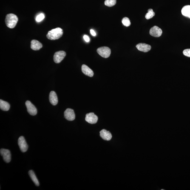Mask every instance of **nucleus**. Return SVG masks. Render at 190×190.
<instances>
[{
  "label": "nucleus",
  "mask_w": 190,
  "mask_h": 190,
  "mask_svg": "<svg viewBox=\"0 0 190 190\" xmlns=\"http://www.w3.org/2000/svg\"><path fill=\"white\" fill-rule=\"evenodd\" d=\"M162 33V31L161 29L156 26H154L151 28L150 30V34L151 36L156 38H158L161 36Z\"/></svg>",
  "instance_id": "9d476101"
},
{
  "label": "nucleus",
  "mask_w": 190,
  "mask_h": 190,
  "mask_svg": "<svg viewBox=\"0 0 190 190\" xmlns=\"http://www.w3.org/2000/svg\"><path fill=\"white\" fill-rule=\"evenodd\" d=\"M49 101L52 105L55 106L58 104V100L56 93L54 91L50 92L49 96Z\"/></svg>",
  "instance_id": "ddd939ff"
},
{
  "label": "nucleus",
  "mask_w": 190,
  "mask_h": 190,
  "mask_svg": "<svg viewBox=\"0 0 190 190\" xmlns=\"http://www.w3.org/2000/svg\"><path fill=\"white\" fill-rule=\"evenodd\" d=\"M181 13L183 16L190 18V5L184 6L182 9Z\"/></svg>",
  "instance_id": "a211bd4d"
},
{
  "label": "nucleus",
  "mask_w": 190,
  "mask_h": 190,
  "mask_svg": "<svg viewBox=\"0 0 190 190\" xmlns=\"http://www.w3.org/2000/svg\"><path fill=\"white\" fill-rule=\"evenodd\" d=\"M66 56V52L63 51L56 52L54 56V61L56 63H59L62 61Z\"/></svg>",
  "instance_id": "423d86ee"
},
{
  "label": "nucleus",
  "mask_w": 190,
  "mask_h": 190,
  "mask_svg": "<svg viewBox=\"0 0 190 190\" xmlns=\"http://www.w3.org/2000/svg\"><path fill=\"white\" fill-rule=\"evenodd\" d=\"M183 52L184 55L185 56L190 58V49H185Z\"/></svg>",
  "instance_id": "5701e85b"
},
{
  "label": "nucleus",
  "mask_w": 190,
  "mask_h": 190,
  "mask_svg": "<svg viewBox=\"0 0 190 190\" xmlns=\"http://www.w3.org/2000/svg\"><path fill=\"white\" fill-rule=\"evenodd\" d=\"M0 108L3 111H8L10 108V105L7 102L0 100Z\"/></svg>",
  "instance_id": "dca6fc26"
},
{
  "label": "nucleus",
  "mask_w": 190,
  "mask_h": 190,
  "mask_svg": "<svg viewBox=\"0 0 190 190\" xmlns=\"http://www.w3.org/2000/svg\"><path fill=\"white\" fill-rule=\"evenodd\" d=\"M90 32L91 35H93V36H96V34L95 31H94L93 30V29H91L90 30Z\"/></svg>",
  "instance_id": "393cba45"
},
{
  "label": "nucleus",
  "mask_w": 190,
  "mask_h": 190,
  "mask_svg": "<svg viewBox=\"0 0 190 190\" xmlns=\"http://www.w3.org/2000/svg\"><path fill=\"white\" fill-rule=\"evenodd\" d=\"M18 21V17L13 14H9L6 17L5 22L6 25L10 28H15Z\"/></svg>",
  "instance_id": "f03ea898"
},
{
  "label": "nucleus",
  "mask_w": 190,
  "mask_h": 190,
  "mask_svg": "<svg viewBox=\"0 0 190 190\" xmlns=\"http://www.w3.org/2000/svg\"><path fill=\"white\" fill-rule=\"evenodd\" d=\"M45 17L43 13L40 14L36 17V21L37 22H40V21H42L44 19Z\"/></svg>",
  "instance_id": "4be33fe9"
},
{
  "label": "nucleus",
  "mask_w": 190,
  "mask_h": 190,
  "mask_svg": "<svg viewBox=\"0 0 190 190\" xmlns=\"http://www.w3.org/2000/svg\"><path fill=\"white\" fill-rule=\"evenodd\" d=\"M63 31L60 28L52 29L47 34V37L48 39L51 40H55L59 39L62 36Z\"/></svg>",
  "instance_id": "f257e3e1"
},
{
  "label": "nucleus",
  "mask_w": 190,
  "mask_h": 190,
  "mask_svg": "<svg viewBox=\"0 0 190 190\" xmlns=\"http://www.w3.org/2000/svg\"><path fill=\"white\" fill-rule=\"evenodd\" d=\"M154 15H155V13L152 9H149L148 10V12L146 14L145 17L147 19H149L152 18Z\"/></svg>",
  "instance_id": "6ab92c4d"
},
{
  "label": "nucleus",
  "mask_w": 190,
  "mask_h": 190,
  "mask_svg": "<svg viewBox=\"0 0 190 190\" xmlns=\"http://www.w3.org/2000/svg\"><path fill=\"white\" fill-rule=\"evenodd\" d=\"M83 39L85 40V41L87 42H89L90 41V39L89 36H88L87 35H85L83 37Z\"/></svg>",
  "instance_id": "b1692460"
},
{
  "label": "nucleus",
  "mask_w": 190,
  "mask_h": 190,
  "mask_svg": "<svg viewBox=\"0 0 190 190\" xmlns=\"http://www.w3.org/2000/svg\"><path fill=\"white\" fill-rule=\"evenodd\" d=\"M99 54L103 58H107L110 56L111 53V49L106 47H103L98 48L97 50Z\"/></svg>",
  "instance_id": "7ed1b4c3"
},
{
  "label": "nucleus",
  "mask_w": 190,
  "mask_h": 190,
  "mask_svg": "<svg viewBox=\"0 0 190 190\" xmlns=\"http://www.w3.org/2000/svg\"><path fill=\"white\" fill-rule=\"evenodd\" d=\"M100 136L101 138L105 140H110L112 138V134L109 131H107L106 130L103 129L100 131Z\"/></svg>",
  "instance_id": "f8f14e48"
},
{
  "label": "nucleus",
  "mask_w": 190,
  "mask_h": 190,
  "mask_svg": "<svg viewBox=\"0 0 190 190\" xmlns=\"http://www.w3.org/2000/svg\"><path fill=\"white\" fill-rule=\"evenodd\" d=\"M64 116L66 120L69 121H73L75 120V115L73 109H67L64 112Z\"/></svg>",
  "instance_id": "1a4fd4ad"
},
{
  "label": "nucleus",
  "mask_w": 190,
  "mask_h": 190,
  "mask_svg": "<svg viewBox=\"0 0 190 190\" xmlns=\"http://www.w3.org/2000/svg\"><path fill=\"white\" fill-rule=\"evenodd\" d=\"M26 107L28 112L32 115H35L37 113V109L35 106L30 101H26Z\"/></svg>",
  "instance_id": "0eeeda50"
},
{
  "label": "nucleus",
  "mask_w": 190,
  "mask_h": 190,
  "mask_svg": "<svg viewBox=\"0 0 190 190\" xmlns=\"http://www.w3.org/2000/svg\"><path fill=\"white\" fill-rule=\"evenodd\" d=\"M0 153L5 162H10L11 160V154L10 150L8 149H1L0 150Z\"/></svg>",
  "instance_id": "39448f33"
},
{
  "label": "nucleus",
  "mask_w": 190,
  "mask_h": 190,
  "mask_svg": "<svg viewBox=\"0 0 190 190\" xmlns=\"http://www.w3.org/2000/svg\"><path fill=\"white\" fill-rule=\"evenodd\" d=\"M42 47V45L36 40H32L31 42V48L34 50H38Z\"/></svg>",
  "instance_id": "2eb2a0df"
},
{
  "label": "nucleus",
  "mask_w": 190,
  "mask_h": 190,
  "mask_svg": "<svg viewBox=\"0 0 190 190\" xmlns=\"http://www.w3.org/2000/svg\"><path fill=\"white\" fill-rule=\"evenodd\" d=\"M18 143L20 150L21 152H25L27 151L28 146L24 137L21 136L19 137L18 138Z\"/></svg>",
  "instance_id": "20e7f679"
},
{
  "label": "nucleus",
  "mask_w": 190,
  "mask_h": 190,
  "mask_svg": "<svg viewBox=\"0 0 190 190\" xmlns=\"http://www.w3.org/2000/svg\"><path fill=\"white\" fill-rule=\"evenodd\" d=\"M85 120L91 124H95L98 121V117L93 113H90L86 114Z\"/></svg>",
  "instance_id": "6e6552de"
},
{
  "label": "nucleus",
  "mask_w": 190,
  "mask_h": 190,
  "mask_svg": "<svg viewBox=\"0 0 190 190\" xmlns=\"http://www.w3.org/2000/svg\"><path fill=\"white\" fill-rule=\"evenodd\" d=\"M136 47L139 50L145 52L149 51L151 49L150 45L144 43H140L137 44Z\"/></svg>",
  "instance_id": "9b49d317"
},
{
  "label": "nucleus",
  "mask_w": 190,
  "mask_h": 190,
  "mask_svg": "<svg viewBox=\"0 0 190 190\" xmlns=\"http://www.w3.org/2000/svg\"><path fill=\"white\" fill-rule=\"evenodd\" d=\"M81 69L82 71L85 75L90 77H93L94 75L93 71L86 65H83L82 66Z\"/></svg>",
  "instance_id": "4468645a"
},
{
  "label": "nucleus",
  "mask_w": 190,
  "mask_h": 190,
  "mask_svg": "<svg viewBox=\"0 0 190 190\" xmlns=\"http://www.w3.org/2000/svg\"><path fill=\"white\" fill-rule=\"evenodd\" d=\"M116 3V0H105V4L109 7H112L115 5Z\"/></svg>",
  "instance_id": "aec40b11"
},
{
  "label": "nucleus",
  "mask_w": 190,
  "mask_h": 190,
  "mask_svg": "<svg viewBox=\"0 0 190 190\" xmlns=\"http://www.w3.org/2000/svg\"><path fill=\"white\" fill-rule=\"evenodd\" d=\"M122 23L126 27H129L131 25L130 20L129 18L126 17L123 18L122 20Z\"/></svg>",
  "instance_id": "412c9836"
},
{
  "label": "nucleus",
  "mask_w": 190,
  "mask_h": 190,
  "mask_svg": "<svg viewBox=\"0 0 190 190\" xmlns=\"http://www.w3.org/2000/svg\"><path fill=\"white\" fill-rule=\"evenodd\" d=\"M29 175L32 180L37 186H39L40 185L39 182L37 179L36 175L34 171L30 170L29 171Z\"/></svg>",
  "instance_id": "f3484780"
}]
</instances>
